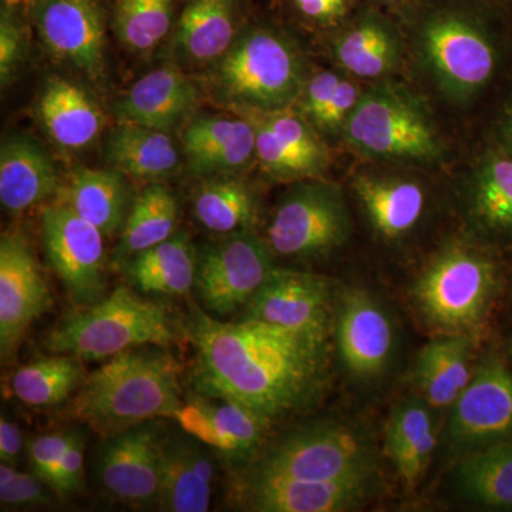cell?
Listing matches in <instances>:
<instances>
[{
    "label": "cell",
    "mask_w": 512,
    "mask_h": 512,
    "mask_svg": "<svg viewBox=\"0 0 512 512\" xmlns=\"http://www.w3.org/2000/svg\"><path fill=\"white\" fill-rule=\"evenodd\" d=\"M194 346V386L234 400L275 423L322 399L330 382V339L194 309L185 325Z\"/></svg>",
    "instance_id": "cell-1"
},
{
    "label": "cell",
    "mask_w": 512,
    "mask_h": 512,
    "mask_svg": "<svg viewBox=\"0 0 512 512\" xmlns=\"http://www.w3.org/2000/svg\"><path fill=\"white\" fill-rule=\"evenodd\" d=\"M397 20L421 69L451 103L477 100L503 76L512 26L495 0H413Z\"/></svg>",
    "instance_id": "cell-2"
},
{
    "label": "cell",
    "mask_w": 512,
    "mask_h": 512,
    "mask_svg": "<svg viewBox=\"0 0 512 512\" xmlns=\"http://www.w3.org/2000/svg\"><path fill=\"white\" fill-rule=\"evenodd\" d=\"M180 373V363L168 348L124 350L84 379L70 417L104 439L158 417H174L184 403Z\"/></svg>",
    "instance_id": "cell-3"
},
{
    "label": "cell",
    "mask_w": 512,
    "mask_h": 512,
    "mask_svg": "<svg viewBox=\"0 0 512 512\" xmlns=\"http://www.w3.org/2000/svg\"><path fill=\"white\" fill-rule=\"evenodd\" d=\"M311 73L299 43L269 23H245L234 45L205 70V96L228 111L295 107Z\"/></svg>",
    "instance_id": "cell-4"
},
{
    "label": "cell",
    "mask_w": 512,
    "mask_h": 512,
    "mask_svg": "<svg viewBox=\"0 0 512 512\" xmlns=\"http://www.w3.org/2000/svg\"><path fill=\"white\" fill-rule=\"evenodd\" d=\"M501 285L500 265L483 245L451 239L410 291L414 308L437 336L483 335Z\"/></svg>",
    "instance_id": "cell-5"
},
{
    "label": "cell",
    "mask_w": 512,
    "mask_h": 512,
    "mask_svg": "<svg viewBox=\"0 0 512 512\" xmlns=\"http://www.w3.org/2000/svg\"><path fill=\"white\" fill-rule=\"evenodd\" d=\"M183 332L160 303L126 285L64 318L47 335V350L82 360L110 359L138 346L170 348Z\"/></svg>",
    "instance_id": "cell-6"
},
{
    "label": "cell",
    "mask_w": 512,
    "mask_h": 512,
    "mask_svg": "<svg viewBox=\"0 0 512 512\" xmlns=\"http://www.w3.org/2000/svg\"><path fill=\"white\" fill-rule=\"evenodd\" d=\"M342 137L369 160L434 165L446 156L429 110L406 87L389 79L363 92Z\"/></svg>",
    "instance_id": "cell-7"
},
{
    "label": "cell",
    "mask_w": 512,
    "mask_h": 512,
    "mask_svg": "<svg viewBox=\"0 0 512 512\" xmlns=\"http://www.w3.org/2000/svg\"><path fill=\"white\" fill-rule=\"evenodd\" d=\"M247 464L241 477L325 481L377 471L372 440L339 421L289 431Z\"/></svg>",
    "instance_id": "cell-8"
},
{
    "label": "cell",
    "mask_w": 512,
    "mask_h": 512,
    "mask_svg": "<svg viewBox=\"0 0 512 512\" xmlns=\"http://www.w3.org/2000/svg\"><path fill=\"white\" fill-rule=\"evenodd\" d=\"M352 217L340 185L326 178L289 184L266 228V244L275 258L312 262L328 258L348 244Z\"/></svg>",
    "instance_id": "cell-9"
},
{
    "label": "cell",
    "mask_w": 512,
    "mask_h": 512,
    "mask_svg": "<svg viewBox=\"0 0 512 512\" xmlns=\"http://www.w3.org/2000/svg\"><path fill=\"white\" fill-rule=\"evenodd\" d=\"M275 269V255L255 229L217 235L197 248L194 292L204 312L222 320L244 312Z\"/></svg>",
    "instance_id": "cell-10"
},
{
    "label": "cell",
    "mask_w": 512,
    "mask_h": 512,
    "mask_svg": "<svg viewBox=\"0 0 512 512\" xmlns=\"http://www.w3.org/2000/svg\"><path fill=\"white\" fill-rule=\"evenodd\" d=\"M444 439L466 456L498 441L512 440V369L500 355H488L450 407Z\"/></svg>",
    "instance_id": "cell-11"
},
{
    "label": "cell",
    "mask_w": 512,
    "mask_h": 512,
    "mask_svg": "<svg viewBox=\"0 0 512 512\" xmlns=\"http://www.w3.org/2000/svg\"><path fill=\"white\" fill-rule=\"evenodd\" d=\"M42 237L47 259L77 308L106 296V237L99 228L55 202L42 212Z\"/></svg>",
    "instance_id": "cell-12"
},
{
    "label": "cell",
    "mask_w": 512,
    "mask_h": 512,
    "mask_svg": "<svg viewBox=\"0 0 512 512\" xmlns=\"http://www.w3.org/2000/svg\"><path fill=\"white\" fill-rule=\"evenodd\" d=\"M336 298L326 276L276 268L239 319L330 339Z\"/></svg>",
    "instance_id": "cell-13"
},
{
    "label": "cell",
    "mask_w": 512,
    "mask_h": 512,
    "mask_svg": "<svg viewBox=\"0 0 512 512\" xmlns=\"http://www.w3.org/2000/svg\"><path fill=\"white\" fill-rule=\"evenodd\" d=\"M377 471L325 481L239 476L231 497L256 512H346L360 510L376 493Z\"/></svg>",
    "instance_id": "cell-14"
},
{
    "label": "cell",
    "mask_w": 512,
    "mask_h": 512,
    "mask_svg": "<svg viewBox=\"0 0 512 512\" xmlns=\"http://www.w3.org/2000/svg\"><path fill=\"white\" fill-rule=\"evenodd\" d=\"M167 433L157 420L106 437L97 457L101 487L128 505L157 507Z\"/></svg>",
    "instance_id": "cell-15"
},
{
    "label": "cell",
    "mask_w": 512,
    "mask_h": 512,
    "mask_svg": "<svg viewBox=\"0 0 512 512\" xmlns=\"http://www.w3.org/2000/svg\"><path fill=\"white\" fill-rule=\"evenodd\" d=\"M333 336L343 366L356 379H377L389 369L396 346L392 318L367 289L349 286L339 293Z\"/></svg>",
    "instance_id": "cell-16"
},
{
    "label": "cell",
    "mask_w": 512,
    "mask_h": 512,
    "mask_svg": "<svg viewBox=\"0 0 512 512\" xmlns=\"http://www.w3.org/2000/svg\"><path fill=\"white\" fill-rule=\"evenodd\" d=\"M49 286L35 252L19 231L0 239V353L3 360L18 352L30 326L52 306Z\"/></svg>",
    "instance_id": "cell-17"
},
{
    "label": "cell",
    "mask_w": 512,
    "mask_h": 512,
    "mask_svg": "<svg viewBox=\"0 0 512 512\" xmlns=\"http://www.w3.org/2000/svg\"><path fill=\"white\" fill-rule=\"evenodd\" d=\"M35 25L50 55L99 79L104 69L106 22L97 0H37Z\"/></svg>",
    "instance_id": "cell-18"
},
{
    "label": "cell",
    "mask_w": 512,
    "mask_h": 512,
    "mask_svg": "<svg viewBox=\"0 0 512 512\" xmlns=\"http://www.w3.org/2000/svg\"><path fill=\"white\" fill-rule=\"evenodd\" d=\"M174 419L181 430L207 444L229 463L251 461L264 448L274 424L234 400L204 394L181 404Z\"/></svg>",
    "instance_id": "cell-19"
},
{
    "label": "cell",
    "mask_w": 512,
    "mask_h": 512,
    "mask_svg": "<svg viewBox=\"0 0 512 512\" xmlns=\"http://www.w3.org/2000/svg\"><path fill=\"white\" fill-rule=\"evenodd\" d=\"M204 87L171 62L138 79L114 104L119 123L173 134L198 113Z\"/></svg>",
    "instance_id": "cell-20"
},
{
    "label": "cell",
    "mask_w": 512,
    "mask_h": 512,
    "mask_svg": "<svg viewBox=\"0 0 512 512\" xmlns=\"http://www.w3.org/2000/svg\"><path fill=\"white\" fill-rule=\"evenodd\" d=\"M185 163L201 180L241 175L256 163L255 128L234 111H198L181 131Z\"/></svg>",
    "instance_id": "cell-21"
},
{
    "label": "cell",
    "mask_w": 512,
    "mask_h": 512,
    "mask_svg": "<svg viewBox=\"0 0 512 512\" xmlns=\"http://www.w3.org/2000/svg\"><path fill=\"white\" fill-rule=\"evenodd\" d=\"M403 46L397 18L365 2L346 25L332 33L330 55L348 76L379 82L399 69Z\"/></svg>",
    "instance_id": "cell-22"
},
{
    "label": "cell",
    "mask_w": 512,
    "mask_h": 512,
    "mask_svg": "<svg viewBox=\"0 0 512 512\" xmlns=\"http://www.w3.org/2000/svg\"><path fill=\"white\" fill-rule=\"evenodd\" d=\"M244 18V0H185L171 33L173 63L207 70L234 45Z\"/></svg>",
    "instance_id": "cell-23"
},
{
    "label": "cell",
    "mask_w": 512,
    "mask_h": 512,
    "mask_svg": "<svg viewBox=\"0 0 512 512\" xmlns=\"http://www.w3.org/2000/svg\"><path fill=\"white\" fill-rule=\"evenodd\" d=\"M467 210L485 242L512 248V156L494 141L481 151L468 177Z\"/></svg>",
    "instance_id": "cell-24"
},
{
    "label": "cell",
    "mask_w": 512,
    "mask_h": 512,
    "mask_svg": "<svg viewBox=\"0 0 512 512\" xmlns=\"http://www.w3.org/2000/svg\"><path fill=\"white\" fill-rule=\"evenodd\" d=\"M214 450L181 431L168 436L161 461L157 508L167 512L210 510L214 493Z\"/></svg>",
    "instance_id": "cell-25"
},
{
    "label": "cell",
    "mask_w": 512,
    "mask_h": 512,
    "mask_svg": "<svg viewBox=\"0 0 512 512\" xmlns=\"http://www.w3.org/2000/svg\"><path fill=\"white\" fill-rule=\"evenodd\" d=\"M352 190L380 238L399 241L419 227L427 208L423 185L403 175L356 173Z\"/></svg>",
    "instance_id": "cell-26"
},
{
    "label": "cell",
    "mask_w": 512,
    "mask_h": 512,
    "mask_svg": "<svg viewBox=\"0 0 512 512\" xmlns=\"http://www.w3.org/2000/svg\"><path fill=\"white\" fill-rule=\"evenodd\" d=\"M59 173L46 148L26 134L3 138L0 147V202L10 214H23L57 195Z\"/></svg>",
    "instance_id": "cell-27"
},
{
    "label": "cell",
    "mask_w": 512,
    "mask_h": 512,
    "mask_svg": "<svg viewBox=\"0 0 512 512\" xmlns=\"http://www.w3.org/2000/svg\"><path fill=\"white\" fill-rule=\"evenodd\" d=\"M36 116L50 140L67 151L92 146L104 127V113L92 93L63 77H49L36 103Z\"/></svg>",
    "instance_id": "cell-28"
},
{
    "label": "cell",
    "mask_w": 512,
    "mask_h": 512,
    "mask_svg": "<svg viewBox=\"0 0 512 512\" xmlns=\"http://www.w3.org/2000/svg\"><path fill=\"white\" fill-rule=\"evenodd\" d=\"M56 197V202L99 228L104 237L120 234L136 200L126 175L113 168L87 167L73 170Z\"/></svg>",
    "instance_id": "cell-29"
},
{
    "label": "cell",
    "mask_w": 512,
    "mask_h": 512,
    "mask_svg": "<svg viewBox=\"0 0 512 512\" xmlns=\"http://www.w3.org/2000/svg\"><path fill=\"white\" fill-rule=\"evenodd\" d=\"M434 412L423 397L410 396L393 407L387 420L386 454L406 487L420 484L436 453L439 424Z\"/></svg>",
    "instance_id": "cell-30"
},
{
    "label": "cell",
    "mask_w": 512,
    "mask_h": 512,
    "mask_svg": "<svg viewBox=\"0 0 512 512\" xmlns=\"http://www.w3.org/2000/svg\"><path fill=\"white\" fill-rule=\"evenodd\" d=\"M109 168L138 183H164L181 170L183 157L171 134L119 123L104 144Z\"/></svg>",
    "instance_id": "cell-31"
},
{
    "label": "cell",
    "mask_w": 512,
    "mask_h": 512,
    "mask_svg": "<svg viewBox=\"0 0 512 512\" xmlns=\"http://www.w3.org/2000/svg\"><path fill=\"white\" fill-rule=\"evenodd\" d=\"M119 268L128 284L151 298H181L194 291L197 248L185 232L131 256Z\"/></svg>",
    "instance_id": "cell-32"
},
{
    "label": "cell",
    "mask_w": 512,
    "mask_h": 512,
    "mask_svg": "<svg viewBox=\"0 0 512 512\" xmlns=\"http://www.w3.org/2000/svg\"><path fill=\"white\" fill-rule=\"evenodd\" d=\"M474 340L464 336H437L417 355L414 383L436 410L450 409L473 379Z\"/></svg>",
    "instance_id": "cell-33"
},
{
    "label": "cell",
    "mask_w": 512,
    "mask_h": 512,
    "mask_svg": "<svg viewBox=\"0 0 512 512\" xmlns=\"http://www.w3.org/2000/svg\"><path fill=\"white\" fill-rule=\"evenodd\" d=\"M457 493L468 503L512 511V440L498 441L463 456L454 471Z\"/></svg>",
    "instance_id": "cell-34"
},
{
    "label": "cell",
    "mask_w": 512,
    "mask_h": 512,
    "mask_svg": "<svg viewBox=\"0 0 512 512\" xmlns=\"http://www.w3.org/2000/svg\"><path fill=\"white\" fill-rule=\"evenodd\" d=\"M180 204L164 183L147 184L133 202L120 241L113 252L114 264L156 247L178 231Z\"/></svg>",
    "instance_id": "cell-35"
},
{
    "label": "cell",
    "mask_w": 512,
    "mask_h": 512,
    "mask_svg": "<svg viewBox=\"0 0 512 512\" xmlns=\"http://www.w3.org/2000/svg\"><path fill=\"white\" fill-rule=\"evenodd\" d=\"M192 212L202 228L215 235L255 229L259 204L241 175L202 180L192 200Z\"/></svg>",
    "instance_id": "cell-36"
},
{
    "label": "cell",
    "mask_w": 512,
    "mask_h": 512,
    "mask_svg": "<svg viewBox=\"0 0 512 512\" xmlns=\"http://www.w3.org/2000/svg\"><path fill=\"white\" fill-rule=\"evenodd\" d=\"M86 377L82 359L57 353L19 367L10 386L20 402L42 409L69 399Z\"/></svg>",
    "instance_id": "cell-37"
},
{
    "label": "cell",
    "mask_w": 512,
    "mask_h": 512,
    "mask_svg": "<svg viewBox=\"0 0 512 512\" xmlns=\"http://www.w3.org/2000/svg\"><path fill=\"white\" fill-rule=\"evenodd\" d=\"M178 0H114L113 29L121 45L136 53L154 52L171 36Z\"/></svg>",
    "instance_id": "cell-38"
},
{
    "label": "cell",
    "mask_w": 512,
    "mask_h": 512,
    "mask_svg": "<svg viewBox=\"0 0 512 512\" xmlns=\"http://www.w3.org/2000/svg\"><path fill=\"white\" fill-rule=\"evenodd\" d=\"M278 138L288 157L298 168L301 180L325 178L332 154L322 134L293 107L278 111H255Z\"/></svg>",
    "instance_id": "cell-39"
},
{
    "label": "cell",
    "mask_w": 512,
    "mask_h": 512,
    "mask_svg": "<svg viewBox=\"0 0 512 512\" xmlns=\"http://www.w3.org/2000/svg\"><path fill=\"white\" fill-rule=\"evenodd\" d=\"M295 18L306 28L335 33L362 6L360 0H288Z\"/></svg>",
    "instance_id": "cell-40"
},
{
    "label": "cell",
    "mask_w": 512,
    "mask_h": 512,
    "mask_svg": "<svg viewBox=\"0 0 512 512\" xmlns=\"http://www.w3.org/2000/svg\"><path fill=\"white\" fill-rule=\"evenodd\" d=\"M26 40L22 23L10 5H3L0 16V82L9 86L25 60Z\"/></svg>",
    "instance_id": "cell-41"
},
{
    "label": "cell",
    "mask_w": 512,
    "mask_h": 512,
    "mask_svg": "<svg viewBox=\"0 0 512 512\" xmlns=\"http://www.w3.org/2000/svg\"><path fill=\"white\" fill-rule=\"evenodd\" d=\"M365 90L359 84L353 82L345 73L342 82H340L335 96L330 100L329 106L323 111L322 116L316 121V130L325 136H342L343 128L348 123L349 117L352 116L357 104L362 99Z\"/></svg>",
    "instance_id": "cell-42"
},
{
    "label": "cell",
    "mask_w": 512,
    "mask_h": 512,
    "mask_svg": "<svg viewBox=\"0 0 512 512\" xmlns=\"http://www.w3.org/2000/svg\"><path fill=\"white\" fill-rule=\"evenodd\" d=\"M343 76L345 73L336 72V70H322V72L311 74L293 109L315 126L316 121L335 96Z\"/></svg>",
    "instance_id": "cell-43"
},
{
    "label": "cell",
    "mask_w": 512,
    "mask_h": 512,
    "mask_svg": "<svg viewBox=\"0 0 512 512\" xmlns=\"http://www.w3.org/2000/svg\"><path fill=\"white\" fill-rule=\"evenodd\" d=\"M77 431H67V433H52L37 436L28 441L26 454L30 467L36 476L42 478L47 485L52 480L57 464L62 460L64 451L70 446Z\"/></svg>",
    "instance_id": "cell-44"
},
{
    "label": "cell",
    "mask_w": 512,
    "mask_h": 512,
    "mask_svg": "<svg viewBox=\"0 0 512 512\" xmlns=\"http://www.w3.org/2000/svg\"><path fill=\"white\" fill-rule=\"evenodd\" d=\"M84 478V440L80 433H76L72 443L64 451L62 460L57 464L49 487L59 495L77 493L83 488Z\"/></svg>",
    "instance_id": "cell-45"
},
{
    "label": "cell",
    "mask_w": 512,
    "mask_h": 512,
    "mask_svg": "<svg viewBox=\"0 0 512 512\" xmlns=\"http://www.w3.org/2000/svg\"><path fill=\"white\" fill-rule=\"evenodd\" d=\"M46 483L39 476L19 473L12 483L0 487L2 507H32L49 503ZM49 487V485H47Z\"/></svg>",
    "instance_id": "cell-46"
},
{
    "label": "cell",
    "mask_w": 512,
    "mask_h": 512,
    "mask_svg": "<svg viewBox=\"0 0 512 512\" xmlns=\"http://www.w3.org/2000/svg\"><path fill=\"white\" fill-rule=\"evenodd\" d=\"M490 140L512 156V80L495 110Z\"/></svg>",
    "instance_id": "cell-47"
},
{
    "label": "cell",
    "mask_w": 512,
    "mask_h": 512,
    "mask_svg": "<svg viewBox=\"0 0 512 512\" xmlns=\"http://www.w3.org/2000/svg\"><path fill=\"white\" fill-rule=\"evenodd\" d=\"M25 451V439L15 421L2 416L0 419V460L18 464Z\"/></svg>",
    "instance_id": "cell-48"
},
{
    "label": "cell",
    "mask_w": 512,
    "mask_h": 512,
    "mask_svg": "<svg viewBox=\"0 0 512 512\" xmlns=\"http://www.w3.org/2000/svg\"><path fill=\"white\" fill-rule=\"evenodd\" d=\"M366 2L372 3L377 8L399 19L409 9V6L412 5L413 0H366Z\"/></svg>",
    "instance_id": "cell-49"
},
{
    "label": "cell",
    "mask_w": 512,
    "mask_h": 512,
    "mask_svg": "<svg viewBox=\"0 0 512 512\" xmlns=\"http://www.w3.org/2000/svg\"><path fill=\"white\" fill-rule=\"evenodd\" d=\"M495 2L500 5V8L503 9L505 16L510 20L512 26V0H495Z\"/></svg>",
    "instance_id": "cell-50"
},
{
    "label": "cell",
    "mask_w": 512,
    "mask_h": 512,
    "mask_svg": "<svg viewBox=\"0 0 512 512\" xmlns=\"http://www.w3.org/2000/svg\"><path fill=\"white\" fill-rule=\"evenodd\" d=\"M507 352H508V356H510V360L512 363V340H510V343H508Z\"/></svg>",
    "instance_id": "cell-51"
}]
</instances>
